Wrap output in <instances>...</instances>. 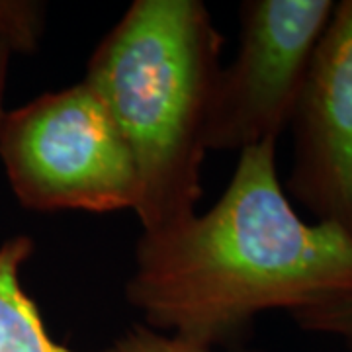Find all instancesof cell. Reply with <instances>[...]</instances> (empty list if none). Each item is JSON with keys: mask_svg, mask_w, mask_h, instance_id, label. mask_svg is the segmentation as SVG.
<instances>
[{"mask_svg": "<svg viewBox=\"0 0 352 352\" xmlns=\"http://www.w3.org/2000/svg\"><path fill=\"white\" fill-rule=\"evenodd\" d=\"M289 196L352 233V0H340L314 51L289 120Z\"/></svg>", "mask_w": 352, "mask_h": 352, "instance_id": "5b68a950", "label": "cell"}, {"mask_svg": "<svg viewBox=\"0 0 352 352\" xmlns=\"http://www.w3.org/2000/svg\"><path fill=\"white\" fill-rule=\"evenodd\" d=\"M8 59H10V51L4 50L0 45V124L4 120V90H6V73H8Z\"/></svg>", "mask_w": 352, "mask_h": 352, "instance_id": "30bf717a", "label": "cell"}, {"mask_svg": "<svg viewBox=\"0 0 352 352\" xmlns=\"http://www.w3.org/2000/svg\"><path fill=\"white\" fill-rule=\"evenodd\" d=\"M223 38L200 0H135L102 38L85 82L127 141L143 233L196 214Z\"/></svg>", "mask_w": 352, "mask_h": 352, "instance_id": "7a4b0ae2", "label": "cell"}, {"mask_svg": "<svg viewBox=\"0 0 352 352\" xmlns=\"http://www.w3.org/2000/svg\"><path fill=\"white\" fill-rule=\"evenodd\" d=\"M126 298L147 327L215 346L263 311L352 298V233L303 221L280 184L276 141H263L239 153L210 212L141 235Z\"/></svg>", "mask_w": 352, "mask_h": 352, "instance_id": "6da1fadb", "label": "cell"}, {"mask_svg": "<svg viewBox=\"0 0 352 352\" xmlns=\"http://www.w3.org/2000/svg\"><path fill=\"white\" fill-rule=\"evenodd\" d=\"M32 252L34 241L25 235L0 245V352H76L51 337L38 303L22 286V266Z\"/></svg>", "mask_w": 352, "mask_h": 352, "instance_id": "8992f818", "label": "cell"}, {"mask_svg": "<svg viewBox=\"0 0 352 352\" xmlns=\"http://www.w3.org/2000/svg\"><path fill=\"white\" fill-rule=\"evenodd\" d=\"M0 159L25 210L112 214L138 208L133 153L85 80L4 113Z\"/></svg>", "mask_w": 352, "mask_h": 352, "instance_id": "3957f363", "label": "cell"}, {"mask_svg": "<svg viewBox=\"0 0 352 352\" xmlns=\"http://www.w3.org/2000/svg\"><path fill=\"white\" fill-rule=\"evenodd\" d=\"M41 2L0 0V45L18 53H34L43 32Z\"/></svg>", "mask_w": 352, "mask_h": 352, "instance_id": "52a82bcc", "label": "cell"}, {"mask_svg": "<svg viewBox=\"0 0 352 352\" xmlns=\"http://www.w3.org/2000/svg\"><path fill=\"white\" fill-rule=\"evenodd\" d=\"M298 327L340 339L352 352V298L292 314Z\"/></svg>", "mask_w": 352, "mask_h": 352, "instance_id": "ba28073f", "label": "cell"}, {"mask_svg": "<svg viewBox=\"0 0 352 352\" xmlns=\"http://www.w3.org/2000/svg\"><path fill=\"white\" fill-rule=\"evenodd\" d=\"M331 0H247L239 51L219 69L208 110L206 151H245L289 126Z\"/></svg>", "mask_w": 352, "mask_h": 352, "instance_id": "277c9868", "label": "cell"}, {"mask_svg": "<svg viewBox=\"0 0 352 352\" xmlns=\"http://www.w3.org/2000/svg\"><path fill=\"white\" fill-rule=\"evenodd\" d=\"M118 352H215L214 346H204L175 335H163L147 325L127 331L113 346Z\"/></svg>", "mask_w": 352, "mask_h": 352, "instance_id": "9c48e42d", "label": "cell"}]
</instances>
